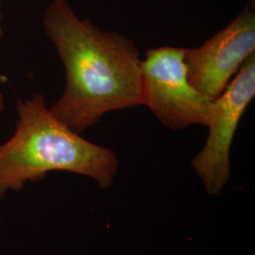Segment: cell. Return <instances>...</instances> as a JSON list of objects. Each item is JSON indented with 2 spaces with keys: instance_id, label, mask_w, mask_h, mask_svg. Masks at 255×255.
<instances>
[{
  "instance_id": "cell-1",
  "label": "cell",
  "mask_w": 255,
  "mask_h": 255,
  "mask_svg": "<svg viewBox=\"0 0 255 255\" xmlns=\"http://www.w3.org/2000/svg\"><path fill=\"white\" fill-rule=\"evenodd\" d=\"M43 27L66 75L49 110L67 127L81 133L109 112L145 105L142 59L132 40L80 18L67 0L47 5Z\"/></svg>"
},
{
  "instance_id": "cell-2",
  "label": "cell",
  "mask_w": 255,
  "mask_h": 255,
  "mask_svg": "<svg viewBox=\"0 0 255 255\" xmlns=\"http://www.w3.org/2000/svg\"><path fill=\"white\" fill-rule=\"evenodd\" d=\"M15 130L0 145V198L52 171L92 178L108 188L118 171L116 153L82 138L46 106L43 95L17 101Z\"/></svg>"
},
{
  "instance_id": "cell-3",
  "label": "cell",
  "mask_w": 255,
  "mask_h": 255,
  "mask_svg": "<svg viewBox=\"0 0 255 255\" xmlns=\"http://www.w3.org/2000/svg\"><path fill=\"white\" fill-rule=\"evenodd\" d=\"M186 48L162 46L149 49L142 60L146 102L164 126L173 130L192 125L207 127L213 100L188 80Z\"/></svg>"
},
{
  "instance_id": "cell-4",
  "label": "cell",
  "mask_w": 255,
  "mask_h": 255,
  "mask_svg": "<svg viewBox=\"0 0 255 255\" xmlns=\"http://www.w3.org/2000/svg\"><path fill=\"white\" fill-rule=\"evenodd\" d=\"M255 97V54L242 65L223 93L213 101L209 134L192 165L206 191L216 195L231 176L230 150L240 119Z\"/></svg>"
},
{
  "instance_id": "cell-5",
  "label": "cell",
  "mask_w": 255,
  "mask_h": 255,
  "mask_svg": "<svg viewBox=\"0 0 255 255\" xmlns=\"http://www.w3.org/2000/svg\"><path fill=\"white\" fill-rule=\"evenodd\" d=\"M255 54V3H248L229 25L202 46L186 48L184 61L192 85L216 100Z\"/></svg>"
},
{
  "instance_id": "cell-6",
  "label": "cell",
  "mask_w": 255,
  "mask_h": 255,
  "mask_svg": "<svg viewBox=\"0 0 255 255\" xmlns=\"http://www.w3.org/2000/svg\"><path fill=\"white\" fill-rule=\"evenodd\" d=\"M4 107H5V99L2 92L0 91V112L4 110Z\"/></svg>"
},
{
  "instance_id": "cell-7",
  "label": "cell",
  "mask_w": 255,
  "mask_h": 255,
  "mask_svg": "<svg viewBox=\"0 0 255 255\" xmlns=\"http://www.w3.org/2000/svg\"><path fill=\"white\" fill-rule=\"evenodd\" d=\"M1 21H2V15H1V0H0V41H1V38L3 36V30H2V24H1Z\"/></svg>"
},
{
  "instance_id": "cell-8",
  "label": "cell",
  "mask_w": 255,
  "mask_h": 255,
  "mask_svg": "<svg viewBox=\"0 0 255 255\" xmlns=\"http://www.w3.org/2000/svg\"><path fill=\"white\" fill-rule=\"evenodd\" d=\"M248 3H255V0H246Z\"/></svg>"
}]
</instances>
